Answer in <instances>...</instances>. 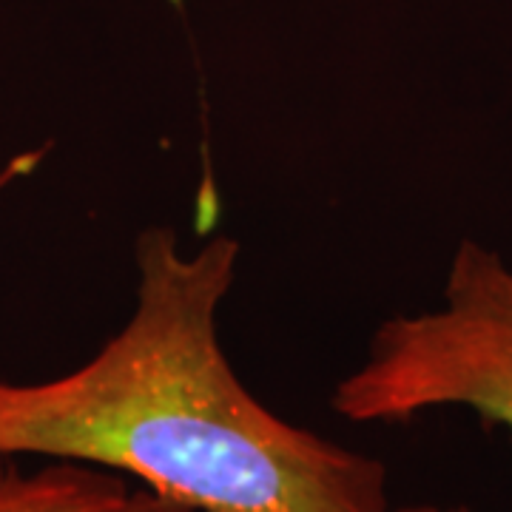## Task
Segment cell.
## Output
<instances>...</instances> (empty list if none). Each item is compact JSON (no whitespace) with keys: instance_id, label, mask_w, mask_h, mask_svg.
<instances>
[{"instance_id":"5b68a950","label":"cell","mask_w":512,"mask_h":512,"mask_svg":"<svg viewBox=\"0 0 512 512\" xmlns=\"http://www.w3.org/2000/svg\"><path fill=\"white\" fill-rule=\"evenodd\" d=\"M3 470H6V467H3V458H0V476H3Z\"/></svg>"},{"instance_id":"3957f363","label":"cell","mask_w":512,"mask_h":512,"mask_svg":"<svg viewBox=\"0 0 512 512\" xmlns=\"http://www.w3.org/2000/svg\"><path fill=\"white\" fill-rule=\"evenodd\" d=\"M0 512H183L111 470L52 461L35 473L3 470Z\"/></svg>"},{"instance_id":"6da1fadb","label":"cell","mask_w":512,"mask_h":512,"mask_svg":"<svg viewBox=\"0 0 512 512\" xmlns=\"http://www.w3.org/2000/svg\"><path fill=\"white\" fill-rule=\"evenodd\" d=\"M137 302L123 328L49 382L0 379V458L77 461L131 478L183 512H387L379 458L282 419L220 342L239 242L185 254L171 228L134 248Z\"/></svg>"},{"instance_id":"277c9868","label":"cell","mask_w":512,"mask_h":512,"mask_svg":"<svg viewBox=\"0 0 512 512\" xmlns=\"http://www.w3.org/2000/svg\"><path fill=\"white\" fill-rule=\"evenodd\" d=\"M387 512H476L467 504H404V507H390Z\"/></svg>"},{"instance_id":"7a4b0ae2","label":"cell","mask_w":512,"mask_h":512,"mask_svg":"<svg viewBox=\"0 0 512 512\" xmlns=\"http://www.w3.org/2000/svg\"><path fill=\"white\" fill-rule=\"evenodd\" d=\"M353 424H399L444 407L470 410L512 436V268L461 239L441 302L382 322L362 365L330 393Z\"/></svg>"}]
</instances>
